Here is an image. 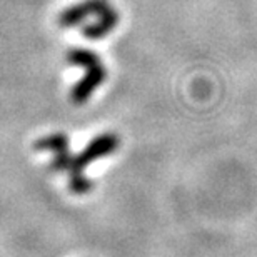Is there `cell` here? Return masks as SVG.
Segmentation results:
<instances>
[{
	"label": "cell",
	"mask_w": 257,
	"mask_h": 257,
	"mask_svg": "<svg viewBox=\"0 0 257 257\" xmlns=\"http://www.w3.org/2000/svg\"><path fill=\"white\" fill-rule=\"evenodd\" d=\"M119 24V12L112 7H107L104 12L99 15L97 22L89 24L82 29V34L85 35L87 39H102L105 37L107 34H110L112 30L115 29V25Z\"/></svg>",
	"instance_id": "5"
},
{
	"label": "cell",
	"mask_w": 257,
	"mask_h": 257,
	"mask_svg": "<svg viewBox=\"0 0 257 257\" xmlns=\"http://www.w3.org/2000/svg\"><path fill=\"white\" fill-rule=\"evenodd\" d=\"M107 7H110L107 0H84V2L72 5V7L64 10L59 17V25L64 29L75 27L92 15H100Z\"/></svg>",
	"instance_id": "3"
},
{
	"label": "cell",
	"mask_w": 257,
	"mask_h": 257,
	"mask_svg": "<svg viewBox=\"0 0 257 257\" xmlns=\"http://www.w3.org/2000/svg\"><path fill=\"white\" fill-rule=\"evenodd\" d=\"M119 147V137L115 134H102L97 136L95 139H92L84 151H82L77 157L70 156L69 166H67V172H69L70 179V191L82 195L90 192L92 184L90 181L84 176V171L87 166H90L92 162L104 159L110 154H114Z\"/></svg>",
	"instance_id": "1"
},
{
	"label": "cell",
	"mask_w": 257,
	"mask_h": 257,
	"mask_svg": "<svg viewBox=\"0 0 257 257\" xmlns=\"http://www.w3.org/2000/svg\"><path fill=\"white\" fill-rule=\"evenodd\" d=\"M37 151H49L52 152V164L50 167L57 172L67 171L70 161V154H69V141H67L65 134H50L42 139H39L35 144Z\"/></svg>",
	"instance_id": "4"
},
{
	"label": "cell",
	"mask_w": 257,
	"mask_h": 257,
	"mask_svg": "<svg viewBox=\"0 0 257 257\" xmlns=\"http://www.w3.org/2000/svg\"><path fill=\"white\" fill-rule=\"evenodd\" d=\"M67 62L72 65H79L85 70L84 77L79 80L74 89L70 92V100L74 104L80 105L85 104L90 99L92 94L104 84L107 72L102 65L100 57L92 50H84V49H74L67 54Z\"/></svg>",
	"instance_id": "2"
}]
</instances>
